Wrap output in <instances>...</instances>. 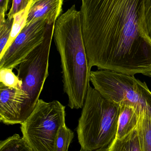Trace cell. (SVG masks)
<instances>
[{
	"label": "cell",
	"mask_w": 151,
	"mask_h": 151,
	"mask_svg": "<svg viewBox=\"0 0 151 151\" xmlns=\"http://www.w3.org/2000/svg\"><path fill=\"white\" fill-rule=\"evenodd\" d=\"M79 151H82L80 150ZM91 151H108V146L103 147V148H100V149H98V150H95Z\"/></svg>",
	"instance_id": "44dd1931"
},
{
	"label": "cell",
	"mask_w": 151,
	"mask_h": 151,
	"mask_svg": "<svg viewBox=\"0 0 151 151\" xmlns=\"http://www.w3.org/2000/svg\"><path fill=\"white\" fill-rule=\"evenodd\" d=\"M55 44L60 55L64 91L72 109L82 108L90 86L91 69L82 36L81 15L73 4L55 24Z\"/></svg>",
	"instance_id": "7a4b0ae2"
},
{
	"label": "cell",
	"mask_w": 151,
	"mask_h": 151,
	"mask_svg": "<svg viewBox=\"0 0 151 151\" xmlns=\"http://www.w3.org/2000/svg\"><path fill=\"white\" fill-rule=\"evenodd\" d=\"M141 29L144 37L151 44V0H144Z\"/></svg>",
	"instance_id": "2e32d148"
},
{
	"label": "cell",
	"mask_w": 151,
	"mask_h": 151,
	"mask_svg": "<svg viewBox=\"0 0 151 151\" xmlns=\"http://www.w3.org/2000/svg\"><path fill=\"white\" fill-rule=\"evenodd\" d=\"M142 151H151V116L146 111L139 114L137 126Z\"/></svg>",
	"instance_id": "7c38bea8"
},
{
	"label": "cell",
	"mask_w": 151,
	"mask_h": 151,
	"mask_svg": "<svg viewBox=\"0 0 151 151\" xmlns=\"http://www.w3.org/2000/svg\"><path fill=\"white\" fill-rule=\"evenodd\" d=\"M74 137L73 132L64 125L59 129L55 142V151H68Z\"/></svg>",
	"instance_id": "5bb4252c"
},
{
	"label": "cell",
	"mask_w": 151,
	"mask_h": 151,
	"mask_svg": "<svg viewBox=\"0 0 151 151\" xmlns=\"http://www.w3.org/2000/svg\"><path fill=\"white\" fill-rule=\"evenodd\" d=\"M64 0H31L26 24L39 19L56 23L61 15Z\"/></svg>",
	"instance_id": "9c48e42d"
},
{
	"label": "cell",
	"mask_w": 151,
	"mask_h": 151,
	"mask_svg": "<svg viewBox=\"0 0 151 151\" xmlns=\"http://www.w3.org/2000/svg\"><path fill=\"white\" fill-rule=\"evenodd\" d=\"M120 112L119 105L90 86L76 129L81 150L109 146L116 137Z\"/></svg>",
	"instance_id": "3957f363"
},
{
	"label": "cell",
	"mask_w": 151,
	"mask_h": 151,
	"mask_svg": "<svg viewBox=\"0 0 151 151\" xmlns=\"http://www.w3.org/2000/svg\"><path fill=\"white\" fill-rule=\"evenodd\" d=\"M27 96L22 89L9 88L0 83V120L7 125L21 124L22 108Z\"/></svg>",
	"instance_id": "ba28073f"
},
{
	"label": "cell",
	"mask_w": 151,
	"mask_h": 151,
	"mask_svg": "<svg viewBox=\"0 0 151 151\" xmlns=\"http://www.w3.org/2000/svg\"><path fill=\"white\" fill-rule=\"evenodd\" d=\"M0 83L9 88L22 89V81L13 73L12 70L11 69H0Z\"/></svg>",
	"instance_id": "e0dca14e"
},
{
	"label": "cell",
	"mask_w": 151,
	"mask_h": 151,
	"mask_svg": "<svg viewBox=\"0 0 151 151\" xmlns=\"http://www.w3.org/2000/svg\"><path fill=\"white\" fill-rule=\"evenodd\" d=\"M10 0H0V23L5 21V16L9 8Z\"/></svg>",
	"instance_id": "ffe728a7"
},
{
	"label": "cell",
	"mask_w": 151,
	"mask_h": 151,
	"mask_svg": "<svg viewBox=\"0 0 151 151\" xmlns=\"http://www.w3.org/2000/svg\"><path fill=\"white\" fill-rule=\"evenodd\" d=\"M65 106L57 100L40 99L21 124L23 137L33 151H55L59 129L65 125Z\"/></svg>",
	"instance_id": "5b68a950"
},
{
	"label": "cell",
	"mask_w": 151,
	"mask_h": 151,
	"mask_svg": "<svg viewBox=\"0 0 151 151\" xmlns=\"http://www.w3.org/2000/svg\"><path fill=\"white\" fill-rule=\"evenodd\" d=\"M56 23L39 19L26 24L0 58V69L17 68L35 49L43 41Z\"/></svg>",
	"instance_id": "52a82bcc"
},
{
	"label": "cell",
	"mask_w": 151,
	"mask_h": 151,
	"mask_svg": "<svg viewBox=\"0 0 151 151\" xmlns=\"http://www.w3.org/2000/svg\"><path fill=\"white\" fill-rule=\"evenodd\" d=\"M54 28H51L43 41L19 65L17 76L22 81V89L27 96L21 113L22 123L33 111L48 76L49 58Z\"/></svg>",
	"instance_id": "8992f818"
},
{
	"label": "cell",
	"mask_w": 151,
	"mask_h": 151,
	"mask_svg": "<svg viewBox=\"0 0 151 151\" xmlns=\"http://www.w3.org/2000/svg\"><path fill=\"white\" fill-rule=\"evenodd\" d=\"M29 5L25 9L17 13L13 17V24H12L10 37L9 42L7 43L6 48L4 50V54L8 49V48L9 47L11 43H12V42L15 40V38L20 33V32H21V30L25 25L26 24L27 14H28V9H29Z\"/></svg>",
	"instance_id": "9a60e30c"
},
{
	"label": "cell",
	"mask_w": 151,
	"mask_h": 151,
	"mask_svg": "<svg viewBox=\"0 0 151 151\" xmlns=\"http://www.w3.org/2000/svg\"><path fill=\"white\" fill-rule=\"evenodd\" d=\"M0 151H33L26 141L18 134L1 141Z\"/></svg>",
	"instance_id": "4fadbf2b"
},
{
	"label": "cell",
	"mask_w": 151,
	"mask_h": 151,
	"mask_svg": "<svg viewBox=\"0 0 151 151\" xmlns=\"http://www.w3.org/2000/svg\"><path fill=\"white\" fill-rule=\"evenodd\" d=\"M31 0H12V5L8 14V18H13L15 14L25 9L30 4Z\"/></svg>",
	"instance_id": "d6986e66"
},
{
	"label": "cell",
	"mask_w": 151,
	"mask_h": 151,
	"mask_svg": "<svg viewBox=\"0 0 151 151\" xmlns=\"http://www.w3.org/2000/svg\"><path fill=\"white\" fill-rule=\"evenodd\" d=\"M144 0H82V29L91 67L151 76V44L141 29Z\"/></svg>",
	"instance_id": "6da1fadb"
},
{
	"label": "cell",
	"mask_w": 151,
	"mask_h": 151,
	"mask_svg": "<svg viewBox=\"0 0 151 151\" xmlns=\"http://www.w3.org/2000/svg\"><path fill=\"white\" fill-rule=\"evenodd\" d=\"M13 22V18H7L4 22L0 23V57L3 55L9 40Z\"/></svg>",
	"instance_id": "ac0fdd59"
},
{
	"label": "cell",
	"mask_w": 151,
	"mask_h": 151,
	"mask_svg": "<svg viewBox=\"0 0 151 151\" xmlns=\"http://www.w3.org/2000/svg\"><path fill=\"white\" fill-rule=\"evenodd\" d=\"M90 81L96 90L111 102L132 106L139 114L146 111L151 116V91L144 82L134 76L98 70L91 71Z\"/></svg>",
	"instance_id": "277c9868"
},
{
	"label": "cell",
	"mask_w": 151,
	"mask_h": 151,
	"mask_svg": "<svg viewBox=\"0 0 151 151\" xmlns=\"http://www.w3.org/2000/svg\"><path fill=\"white\" fill-rule=\"evenodd\" d=\"M108 151H142L137 127L122 138H115L108 146Z\"/></svg>",
	"instance_id": "8fae6325"
},
{
	"label": "cell",
	"mask_w": 151,
	"mask_h": 151,
	"mask_svg": "<svg viewBox=\"0 0 151 151\" xmlns=\"http://www.w3.org/2000/svg\"><path fill=\"white\" fill-rule=\"evenodd\" d=\"M120 112L115 138H122L134 129L137 125L139 114L137 110L129 106L120 105Z\"/></svg>",
	"instance_id": "30bf717a"
}]
</instances>
